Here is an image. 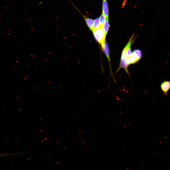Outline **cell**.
I'll list each match as a JSON object with an SVG mask.
<instances>
[{"instance_id": "1", "label": "cell", "mask_w": 170, "mask_h": 170, "mask_svg": "<svg viewBox=\"0 0 170 170\" xmlns=\"http://www.w3.org/2000/svg\"><path fill=\"white\" fill-rule=\"evenodd\" d=\"M95 38L99 43L101 44L104 41L106 37L102 28V26H100L94 30L93 31Z\"/></svg>"}, {"instance_id": "2", "label": "cell", "mask_w": 170, "mask_h": 170, "mask_svg": "<svg viewBox=\"0 0 170 170\" xmlns=\"http://www.w3.org/2000/svg\"><path fill=\"white\" fill-rule=\"evenodd\" d=\"M101 44V45L102 49L104 51V52L105 53L106 57H107L108 61L110 64V71L111 72V74L112 75L113 79H114V80L115 81V80H114L115 79L114 78L113 76V75L112 71L111 66L110 59V56L109 50L108 47V46L107 42L105 41H104Z\"/></svg>"}, {"instance_id": "3", "label": "cell", "mask_w": 170, "mask_h": 170, "mask_svg": "<svg viewBox=\"0 0 170 170\" xmlns=\"http://www.w3.org/2000/svg\"><path fill=\"white\" fill-rule=\"evenodd\" d=\"M133 36L134 34L130 38L128 42L124 48L122 52L121 59L124 63H126L127 59L126 57L127 51L128 48L131 47L132 42Z\"/></svg>"}, {"instance_id": "4", "label": "cell", "mask_w": 170, "mask_h": 170, "mask_svg": "<svg viewBox=\"0 0 170 170\" xmlns=\"http://www.w3.org/2000/svg\"><path fill=\"white\" fill-rule=\"evenodd\" d=\"M73 5L75 7L76 9L78 11L81 13V14L83 18L84 19L86 23L87 26L88 27L89 29L93 32V31L94 25V21L92 19L89 18L83 15L80 12L78 9L76 8V7L74 5Z\"/></svg>"}, {"instance_id": "5", "label": "cell", "mask_w": 170, "mask_h": 170, "mask_svg": "<svg viewBox=\"0 0 170 170\" xmlns=\"http://www.w3.org/2000/svg\"><path fill=\"white\" fill-rule=\"evenodd\" d=\"M160 87L164 94L167 95L168 92L170 88V81H164L161 84Z\"/></svg>"}, {"instance_id": "6", "label": "cell", "mask_w": 170, "mask_h": 170, "mask_svg": "<svg viewBox=\"0 0 170 170\" xmlns=\"http://www.w3.org/2000/svg\"><path fill=\"white\" fill-rule=\"evenodd\" d=\"M140 60L133 52L127 58L126 63L129 65L136 63Z\"/></svg>"}, {"instance_id": "7", "label": "cell", "mask_w": 170, "mask_h": 170, "mask_svg": "<svg viewBox=\"0 0 170 170\" xmlns=\"http://www.w3.org/2000/svg\"><path fill=\"white\" fill-rule=\"evenodd\" d=\"M102 13L105 16L106 19H108L109 10L107 0H102Z\"/></svg>"}, {"instance_id": "8", "label": "cell", "mask_w": 170, "mask_h": 170, "mask_svg": "<svg viewBox=\"0 0 170 170\" xmlns=\"http://www.w3.org/2000/svg\"><path fill=\"white\" fill-rule=\"evenodd\" d=\"M128 66L129 65L127 63L124 62L121 59H120V66L117 70V71H119V70L121 68H123L124 69L129 76L130 77L128 70Z\"/></svg>"}, {"instance_id": "9", "label": "cell", "mask_w": 170, "mask_h": 170, "mask_svg": "<svg viewBox=\"0 0 170 170\" xmlns=\"http://www.w3.org/2000/svg\"><path fill=\"white\" fill-rule=\"evenodd\" d=\"M109 27L108 19H106L105 22L102 26V28L106 36L108 32Z\"/></svg>"}, {"instance_id": "10", "label": "cell", "mask_w": 170, "mask_h": 170, "mask_svg": "<svg viewBox=\"0 0 170 170\" xmlns=\"http://www.w3.org/2000/svg\"><path fill=\"white\" fill-rule=\"evenodd\" d=\"M99 18L100 26H102L106 20V17L102 13Z\"/></svg>"}, {"instance_id": "11", "label": "cell", "mask_w": 170, "mask_h": 170, "mask_svg": "<svg viewBox=\"0 0 170 170\" xmlns=\"http://www.w3.org/2000/svg\"><path fill=\"white\" fill-rule=\"evenodd\" d=\"M136 55L137 58L140 60L142 57V53L141 51L139 49L134 50L133 52Z\"/></svg>"}, {"instance_id": "12", "label": "cell", "mask_w": 170, "mask_h": 170, "mask_svg": "<svg viewBox=\"0 0 170 170\" xmlns=\"http://www.w3.org/2000/svg\"><path fill=\"white\" fill-rule=\"evenodd\" d=\"M100 26L99 18H98L94 20L93 30Z\"/></svg>"}, {"instance_id": "13", "label": "cell", "mask_w": 170, "mask_h": 170, "mask_svg": "<svg viewBox=\"0 0 170 170\" xmlns=\"http://www.w3.org/2000/svg\"><path fill=\"white\" fill-rule=\"evenodd\" d=\"M10 154H2L0 155V156H3L6 155H9Z\"/></svg>"}]
</instances>
